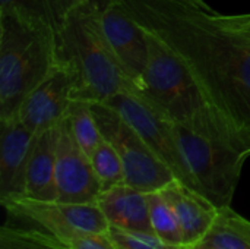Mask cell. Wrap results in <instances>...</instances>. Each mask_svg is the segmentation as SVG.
<instances>
[{
    "label": "cell",
    "instance_id": "obj_17",
    "mask_svg": "<svg viewBox=\"0 0 250 249\" xmlns=\"http://www.w3.org/2000/svg\"><path fill=\"white\" fill-rule=\"evenodd\" d=\"M149 205V217L154 233L164 242L171 245H185L182 227L176 211L163 195L161 191L146 194ZM186 247V245H185Z\"/></svg>",
    "mask_w": 250,
    "mask_h": 249
},
{
    "label": "cell",
    "instance_id": "obj_22",
    "mask_svg": "<svg viewBox=\"0 0 250 249\" xmlns=\"http://www.w3.org/2000/svg\"><path fill=\"white\" fill-rule=\"evenodd\" d=\"M108 235L117 249H189L185 245L167 244L154 233L123 230L116 226L108 227Z\"/></svg>",
    "mask_w": 250,
    "mask_h": 249
},
{
    "label": "cell",
    "instance_id": "obj_14",
    "mask_svg": "<svg viewBox=\"0 0 250 249\" xmlns=\"http://www.w3.org/2000/svg\"><path fill=\"white\" fill-rule=\"evenodd\" d=\"M97 205L105 216L110 226H116L123 230L154 233L148 197L145 192L133 186L123 183L103 191L97 198Z\"/></svg>",
    "mask_w": 250,
    "mask_h": 249
},
{
    "label": "cell",
    "instance_id": "obj_21",
    "mask_svg": "<svg viewBox=\"0 0 250 249\" xmlns=\"http://www.w3.org/2000/svg\"><path fill=\"white\" fill-rule=\"evenodd\" d=\"M196 245L208 249H250V241L230 223L224 211L220 208L215 223Z\"/></svg>",
    "mask_w": 250,
    "mask_h": 249
},
{
    "label": "cell",
    "instance_id": "obj_26",
    "mask_svg": "<svg viewBox=\"0 0 250 249\" xmlns=\"http://www.w3.org/2000/svg\"><path fill=\"white\" fill-rule=\"evenodd\" d=\"M189 249H208V248H204V247H199V245H195V247H190Z\"/></svg>",
    "mask_w": 250,
    "mask_h": 249
},
{
    "label": "cell",
    "instance_id": "obj_11",
    "mask_svg": "<svg viewBox=\"0 0 250 249\" xmlns=\"http://www.w3.org/2000/svg\"><path fill=\"white\" fill-rule=\"evenodd\" d=\"M101 22L116 56L138 87L149 57L146 31L120 0H101Z\"/></svg>",
    "mask_w": 250,
    "mask_h": 249
},
{
    "label": "cell",
    "instance_id": "obj_16",
    "mask_svg": "<svg viewBox=\"0 0 250 249\" xmlns=\"http://www.w3.org/2000/svg\"><path fill=\"white\" fill-rule=\"evenodd\" d=\"M79 1L82 0H0V12L18 15L56 32Z\"/></svg>",
    "mask_w": 250,
    "mask_h": 249
},
{
    "label": "cell",
    "instance_id": "obj_19",
    "mask_svg": "<svg viewBox=\"0 0 250 249\" xmlns=\"http://www.w3.org/2000/svg\"><path fill=\"white\" fill-rule=\"evenodd\" d=\"M89 157L103 191L125 183V170L122 160L108 141L104 139Z\"/></svg>",
    "mask_w": 250,
    "mask_h": 249
},
{
    "label": "cell",
    "instance_id": "obj_2",
    "mask_svg": "<svg viewBox=\"0 0 250 249\" xmlns=\"http://www.w3.org/2000/svg\"><path fill=\"white\" fill-rule=\"evenodd\" d=\"M57 62L79 79L76 100L104 103L136 87L116 56L101 22V0H82L56 31Z\"/></svg>",
    "mask_w": 250,
    "mask_h": 249
},
{
    "label": "cell",
    "instance_id": "obj_23",
    "mask_svg": "<svg viewBox=\"0 0 250 249\" xmlns=\"http://www.w3.org/2000/svg\"><path fill=\"white\" fill-rule=\"evenodd\" d=\"M59 241V239H57ZM66 249H117L108 232L105 233H83L67 241H59Z\"/></svg>",
    "mask_w": 250,
    "mask_h": 249
},
{
    "label": "cell",
    "instance_id": "obj_10",
    "mask_svg": "<svg viewBox=\"0 0 250 249\" xmlns=\"http://www.w3.org/2000/svg\"><path fill=\"white\" fill-rule=\"evenodd\" d=\"M56 186L60 203L91 204L103 192L91 157L75 139L67 117L59 125Z\"/></svg>",
    "mask_w": 250,
    "mask_h": 249
},
{
    "label": "cell",
    "instance_id": "obj_5",
    "mask_svg": "<svg viewBox=\"0 0 250 249\" xmlns=\"http://www.w3.org/2000/svg\"><path fill=\"white\" fill-rule=\"evenodd\" d=\"M176 131L196 191L218 208L231 207L243 164L250 157V131L204 134L185 125H176Z\"/></svg>",
    "mask_w": 250,
    "mask_h": 249
},
{
    "label": "cell",
    "instance_id": "obj_18",
    "mask_svg": "<svg viewBox=\"0 0 250 249\" xmlns=\"http://www.w3.org/2000/svg\"><path fill=\"white\" fill-rule=\"evenodd\" d=\"M67 120L75 139L82 147V150L91 156L92 151L104 141V136L94 117L89 101L75 100Z\"/></svg>",
    "mask_w": 250,
    "mask_h": 249
},
{
    "label": "cell",
    "instance_id": "obj_8",
    "mask_svg": "<svg viewBox=\"0 0 250 249\" xmlns=\"http://www.w3.org/2000/svg\"><path fill=\"white\" fill-rule=\"evenodd\" d=\"M104 103L117 110L138 131L142 139L160 160L168 166L179 182L196 191L179 142L176 125L171 120L135 92H122Z\"/></svg>",
    "mask_w": 250,
    "mask_h": 249
},
{
    "label": "cell",
    "instance_id": "obj_24",
    "mask_svg": "<svg viewBox=\"0 0 250 249\" xmlns=\"http://www.w3.org/2000/svg\"><path fill=\"white\" fill-rule=\"evenodd\" d=\"M224 211V214L227 216V219L230 220V223L240 232L243 233L248 239L250 241V222L248 219L242 217L239 213H236L231 207H223L221 208Z\"/></svg>",
    "mask_w": 250,
    "mask_h": 249
},
{
    "label": "cell",
    "instance_id": "obj_7",
    "mask_svg": "<svg viewBox=\"0 0 250 249\" xmlns=\"http://www.w3.org/2000/svg\"><path fill=\"white\" fill-rule=\"evenodd\" d=\"M1 205L6 210V226L38 230L59 241H67L83 233H105L110 227L97 203L72 204L22 197Z\"/></svg>",
    "mask_w": 250,
    "mask_h": 249
},
{
    "label": "cell",
    "instance_id": "obj_25",
    "mask_svg": "<svg viewBox=\"0 0 250 249\" xmlns=\"http://www.w3.org/2000/svg\"><path fill=\"white\" fill-rule=\"evenodd\" d=\"M234 23L250 37V13H245V15H231Z\"/></svg>",
    "mask_w": 250,
    "mask_h": 249
},
{
    "label": "cell",
    "instance_id": "obj_1",
    "mask_svg": "<svg viewBox=\"0 0 250 249\" xmlns=\"http://www.w3.org/2000/svg\"><path fill=\"white\" fill-rule=\"evenodd\" d=\"M192 72L208 98L250 129V37L202 0H120Z\"/></svg>",
    "mask_w": 250,
    "mask_h": 249
},
{
    "label": "cell",
    "instance_id": "obj_12",
    "mask_svg": "<svg viewBox=\"0 0 250 249\" xmlns=\"http://www.w3.org/2000/svg\"><path fill=\"white\" fill-rule=\"evenodd\" d=\"M0 203L25 197L26 169L37 134L18 117L0 122Z\"/></svg>",
    "mask_w": 250,
    "mask_h": 249
},
{
    "label": "cell",
    "instance_id": "obj_3",
    "mask_svg": "<svg viewBox=\"0 0 250 249\" xmlns=\"http://www.w3.org/2000/svg\"><path fill=\"white\" fill-rule=\"evenodd\" d=\"M146 34L149 57L135 94L173 123L198 132L237 134L249 129L223 113L208 98L188 66L158 37L149 31Z\"/></svg>",
    "mask_w": 250,
    "mask_h": 249
},
{
    "label": "cell",
    "instance_id": "obj_4",
    "mask_svg": "<svg viewBox=\"0 0 250 249\" xmlns=\"http://www.w3.org/2000/svg\"><path fill=\"white\" fill-rule=\"evenodd\" d=\"M56 63L51 28L0 12V122L18 117L25 98Z\"/></svg>",
    "mask_w": 250,
    "mask_h": 249
},
{
    "label": "cell",
    "instance_id": "obj_6",
    "mask_svg": "<svg viewBox=\"0 0 250 249\" xmlns=\"http://www.w3.org/2000/svg\"><path fill=\"white\" fill-rule=\"evenodd\" d=\"M94 117L105 141L117 151L125 183L145 194L161 191L176 181L174 173L148 147L138 131L113 107L105 103H89Z\"/></svg>",
    "mask_w": 250,
    "mask_h": 249
},
{
    "label": "cell",
    "instance_id": "obj_20",
    "mask_svg": "<svg viewBox=\"0 0 250 249\" xmlns=\"http://www.w3.org/2000/svg\"><path fill=\"white\" fill-rule=\"evenodd\" d=\"M0 249H66L56 238L38 232L3 225L0 229Z\"/></svg>",
    "mask_w": 250,
    "mask_h": 249
},
{
    "label": "cell",
    "instance_id": "obj_13",
    "mask_svg": "<svg viewBox=\"0 0 250 249\" xmlns=\"http://www.w3.org/2000/svg\"><path fill=\"white\" fill-rule=\"evenodd\" d=\"M161 192L177 214L183 244L189 248L199 244L215 223L220 208L177 179L163 188Z\"/></svg>",
    "mask_w": 250,
    "mask_h": 249
},
{
    "label": "cell",
    "instance_id": "obj_15",
    "mask_svg": "<svg viewBox=\"0 0 250 249\" xmlns=\"http://www.w3.org/2000/svg\"><path fill=\"white\" fill-rule=\"evenodd\" d=\"M59 126L37 134L26 169L25 197L37 201H57L56 154Z\"/></svg>",
    "mask_w": 250,
    "mask_h": 249
},
{
    "label": "cell",
    "instance_id": "obj_9",
    "mask_svg": "<svg viewBox=\"0 0 250 249\" xmlns=\"http://www.w3.org/2000/svg\"><path fill=\"white\" fill-rule=\"evenodd\" d=\"M78 91V75L67 65L57 62L45 79L25 98L18 119L34 134L56 128L69 116Z\"/></svg>",
    "mask_w": 250,
    "mask_h": 249
}]
</instances>
